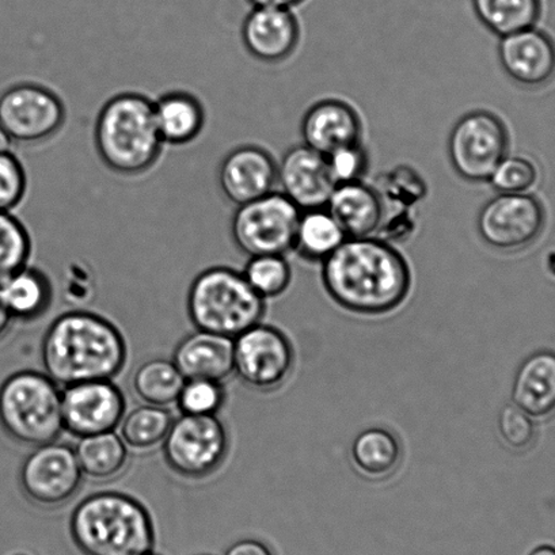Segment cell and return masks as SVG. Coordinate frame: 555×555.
Masks as SVG:
<instances>
[{"instance_id":"3","label":"cell","mask_w":555,"mask_h":555,"mask_svg":"<svg viewBox=\"0 0 555 555\" xmlns=\"http://www.w3.org/2000/svg\"><path fill=\"white\" fill-rule=\"evenodd\" d=\"M83 555H147L154 546L149 511L131 495L101 492L80 501L69 519Z\"/></svg>"},{"instance_id":"1","label":"cell","mask_w":555,"mask_h":555,"mask_svg":"<svg viewBox=\"0 0 555 555\" xmlns=\"http://www.w3.org/2000/svg\"><path fill=\"white\" fill-rule=\"evenodd\" d=\"M322 280L337 305L363 315L396 310L411 289L405 258L375 236L345 240L323 261Z\"/></svg>"},{"instance_id":"40","label":"cell","mask_w":555,"mask_h":555,"mask_svg":"<svg viewBox=\"0 0 555 555\" xmlns=\"http://www.w3.org/2000/svg\"><path fill=\"white\" fill-rule=\"evenodd\" d=\"M13 317L10 315L7 307L0 300V338L4 336L9 332L10 326H12Z\"/></svg>"},{"instance_id":"23","label":"cell","mask_w":555,"mask_h":555,"mask_svg":"<svg viewBox=\"0 0 555 555\" xmlns=\"http://www.w3.org/2000/svg\"><path fill=\"white\" fill-rule=\"evenodd\" d=\"M156 128L164 144L183 145L193 142L206 124L201 101L185 91H171L154 102Z\"/></svg>"},{"instance_id":"21","label":"cell","mask_w":555,"mask_h":555,"mask_svg":"<svg viewBox=\"0 0 555 555\" xmlns=\"http://www.w3.org/2000/svg\"><path fill=\"white\" fill-rule=\"evenodd\" d=\"M325 208L347 238L373 236L384 220V201L379 192L361 181L338 183Z\"/></svg>"},{"instance_id":"5","label":"cell","mask_w":555,"mask_h":555,"mask_svg":"<svg viewBox=\"0 0 555 555\" xmlns=\"http://www.w3.org/2000/svg\"><path fill=\"white\" fill-rule=\"evenodd\" d=\"M266 312L262 299L244 273L215 267L193 280L188 295V314L197 331L236 338L257 323Z\"/></svg>"},{"instance_id":"19","label":"cell","mask_w":555,"mask_h":555,"mask_svg":"<svg viewBox=\"0 0 555 555\" xmlns=\"http://www.w3.org/2000/svg\"><path fill=\"white\" fill-rule=\"evenodd\" d=\"M361 131L358 113L347 102L337 100L312 105L301 121V137L307 147L325 156L345 145L360 143Z\"/></svg>"},{"instance_id":"18","label":"cell","mask_w":555,"mask_h":555,"mask_svg":"<svg viewBox=\"0 0 555 555\" xmlns=\"http://www.w3.org/2000/svg\"><path fill=\"white\" fill-rule=\"evenodd\" d=\"M299 23L291 9L255 8L242 25L247 52L263 63L283 62L298 46Z\"/></svg>"},{"instance_id":"33","label":"cell","mask_w":555,"mask_h":555,"mask_svg":"<svg viewBox=\"0 0 555 555\" xmlns=\"http://www.w3.org/2000/svg\"><path fill=\"white\" fill-rule=\"evenodd\" d=\"M225 400L220 382L186 379L178 396L177 406L185 416H217Z\"/></svg>"},{"instance_id":"10","label":"cell","mask_w":555,"mask_h":555,"mask_svg":"<svg viewBox=\"0 0 555 555\" xmlns=\"http://www.w3.org/2000/svg\"><path fill=\"white\" fill-rule=\"evenodd\" d=\"M294 363L293 345L276 327L257 323L234 338V374L253 390H278L289 378Z\"/></svg>"},{"instance_id":"42","label":"cell","mask_w":555,"mask_h":555,"mask_svg":"<svg viewBox=\"0 0 555 555\" xmlns=\"http://www.w3.org/2000/svg\"><path fill=\"white\" fill-rule=\"evenodd\" d=\"M528 555H555V547L548 546V544H544V546H539Z\"/></svg>"},{"instance_id":"4","label":"cell","mask_w":555,"mask_h":555,"mask_svg":"<svg viewBox=\"0 0 555 555\" xmlns=\"http://www.w3.org/2000/svg\"><path fill=\"white\" fill-rule=\"evenodd\" d=\"M94 143L101 160L118 175L137 176L150 170L164 147L154 102L138 93L112 96L96 117Z\"/></svg>"},{"instance_id":"16","label":"cell","mask_w":555,"mask_h":555,"mask_svg":"<svg viewBox=\"0 0 555 555\" xmlns=\"http://www.w3.org/2000/svg\"><path fill=\"white\" fill-rule=\"evenodd\" d=\"M499 59L506 75L525 88H542L555 77V42L535 26L501 37Z\"/></svg>"},{"instance_id":"15","label":"cell","mask_w":555,"mask_h":555,"mask_svg":"<svg viewBox=\"0 0 555 555\" xmlns=\"http://www.w3.org/2000/svg\"><path fill=\"white\" fill-rule=\"evenodd\" d=\"M278 183L300 211L325 208L337 186L326 156L306 144L295 145L284 154L278 166Z\"/></svg>"},{"instance_id":"36","label":"cell","mask_w":555,"mask_h":555,"mask_svg":"<svg viewBox=\"0 0 555 555\" xmlns=\"http://www.w3.org/2000/svg\"><path fill=\"white\" fill-rule=\"evenodd\" d=\"M28 180L23 164L12 153L0 154V212H12L24 201Z\"/></svg>"},{"instance_id":"13","label":"cell","mask_w":555,"mask_h":555,"mask_svg":"<svg viewBox=\"0 0 555 555\" xmlns=\"http://www.w3.org/2000/svg\"><path fill=\"white\" fill-rule=\"evenodd\" d=\"M64 121L62 100L40 85H15L0 95V126L13 142H47L61 131Z\"/></svg>"},{"instance_id":"2","label":"cell","mask_w":555,"mask_h":555,"mask_svg":"<svg viewBox=\"0 0 555 555\" xmlns=\"http://www.w3.org/2000/svg\"><path fill=\"white\" fill-rule=\"evenodd\" d=\"M44 374L57 386L112 380L127 361V344L112 322L88 311L67 312L48 327L41 344Z\"/></svg>"},{"instance_id":"24","label":"cell","mask_w":555,"mask_h":555,"mask_svg":"<svg viewBox=\"0 0 555 555\" xmlns=\"http://www.w3.org/2000/svg\"><path fill=\"white\" fill-rule=\"evenodd\" d=\"M350 456L361 476L385 481L395 476L401 465L402 446L390 430L370 428L353 440Z\"/></svg>"},{"instance_id":"29","label":"cell","mask_w":555,"mask_h":555,"mask_svg":"<svg viewBox=\"0 0 555 555\" xmlns=\"http://www.w3.org/2000/svg\"><path fill=\"white\" fill-rule=\"evenodd\" d=\"M185 380L172 360L153 359L134 371L132 389L143 403L167 408L177 403Z\"/></svg>"},{"instance_id":"20","label":"cell","mask_w":555,"mask_h":555,"mask_svg":"<svg viewBox=\"0 0 555 555\" xmlns=\"http://www.w3.org/2000/svg\"><path fill=\"white\" fill-rule=\"evenodd\" d=\"M172 363L185 379L222 384L234 374V338L196 331L177 345Z\"/></svg>"},{"instance_id":"31","label":"cell","mask_w":555,"mask_h":555,"mask_svg":"<svg viewBox=\"0 0 555 555\" xmlns=\"http://www.w3.org/2000/svg\"><path fill=\"white\" fill-rule=\"evenodd\" d=\"M30 255L28 230L12 212H0V284L28 267Z\"/></svg>"},{"instance_id":"14","label":"cell","mask_w":555,"mask_h":555,"mask_svg":"<svg viewBox=\"0 0 555 555\" xmlns=\"http://www.w3.org/2000/svg\"><path fill=\"white\" fill-rule=\"evenodd\" d=\"M127 411L126 397L112 380H91L64 387V430L74 438L115 433Z\"/></svg>"},{"instance_id":"34","label":"cell","mask_w":555,"mask_h":555,"mask_svg":"<svg viewBox=\"0 0 555 555\" xmlns=\"http://www.w3.org/2000/svg\"><path fill=\"white\" fill-rule=\"evenodd\" d=\"M538 178V167L531 159L505 155L488 181L499 193H527L535 185Z\"/></svg>"},{"instance_id":"26","label":"cell","mask_w":555,"mask_h":555,"mask_svg":"<svg viewBox=\"0 0 555 555\" xmlns=\"http://www.w3.org/2000/svg\"><path fill=\"white\" fill-rule=\"evenodd\" d=\"M80 470L91 481H112L126 470L128 447L115 433L88 436L75 447Z\"/></svg>"},{"instance_id":"11","label":"cell","mask_w":555,"mask_h":555,"mask_svg":"<svg viewBox=\"0 0 555 555\" xmlns=\"http://www.w3.org/2000/svg\"><path fill=\"white\" fill-rule=\"evenodd\" d=\"M77 454L66 444L36 447L20 468V487L31 504L59 508L72 501L83 481Z\"/></svg>"},{"instance_id":"39","label":"cell","mask_w":555,"mask_h":555,"mask_svg":"<svg viewBox=\"0 0 555 555\" xmlns=\"http://www.w3.org/2000/svg\"><path fill=\"white\" fill-rule=\"evenodd\" d=\"M253 8H280V9H291L298 7V4L304 3L305 0H247Z\"/></svg>"},{"instance_id":"41","label":"cell","mask_w":555,"mask_h":555,"mask_svg":"<svg viewBox=\"0 0 555 555\" xmlns=\"http://www.w3.org/2000/svg\"><path fill=\"white\" fill-rule=\"evenodd\" d=\"M13 140L9 137L4 128L0 126V154L10 153L12 150Z\"/></svg>"},{"instance_id":"32","label":"cell","mask_w":555,"mask_h":555,"mask_svg":"<svg viewBox=\"0 0 555 555\" xmlns=\"http://www.w3.org/2000/svg\"><path fill=\"white\" fill-rule=\"evenodd\" d=\"M244 276L262 299H268L284 294L293 274L284 256L267 255L250 257Z\"/></svg>"},{"instance_id":"37","label":"cell","mask_w":555,"mask_h":555,"mask_svg":"<svg viewBox=\"0 0 555 555\" xmlns=\"http://www.w3.org/2000/svg\"><path fill=\"white\" fill-rule=\"evenodd\" d=\"M328 169L338 183L360 181L369 167V156L361 143L345 145L326 155Z\"/></svg>"},{"instance_id":"12","label":"cell","mask_w":555,"mask_h":555,"mask_svg":"<svg viewBox=\"0 0 555 555\" xmlns=\"http://www.w3.org/2000/svg\"><path fill=\"white\" fill-rule=\"evenodd\" d=\"M546 224L542 203L528 193H499L479 211L477 228L485 244L501 251L525 249Z\"/></svg>"},{"instance_id":"28","label":"cell","mask_w":555,"mask_h":555,"mask_svg":"<svg viewBox=\"0 0 555 555\" xmlns=\"http://www.w3.org/2000/svg\"><path fill=\"white\" fill-rule=\"evenodd\" d=\"M479 23L493 35L505 37L530 29L541 17V0H473Z\"/></svg>"},{"instance_id":"6","label":"cell","mask_w":555,"mask_h":555,"mask_svg":"<svg viewBox=\"0 0 555 555\" xmlns=\"http://www.w3.org/2000/svg\"><path fill=\"white\" fill-rule=\"evenodd\" d=\"M0 427L20 444L55 443L64 430L61 386L36 371L9 376L0 385Z\"/></svg>"},{"instance_id":"22","label":"cell","mask_w":555,"mask_h":555,"mask_svg":"<svg viewBox=\"0 0 555 555\" xmlns=\"http://www.w3.org/2000/svg\"><path fill=\"white\" fill-rule=\"evenodd\" d=\"M512 400L532 418L555 413V352L541 350L522 361L517 370Z\"/></svg>"},{"instance_id":"35","label":"cell","mask_w":555,"mask_h":555,"mask_svg":"<svg viewBox=\"0 0 555 555\" xmlns=\"http://www.w3.org/2000/svg\"><path fill=\"white\" fill-rule=\"evenodd\" d=\"M499 433L504 443L515 451L530 449L537 438V428L532 417L517 408L515 403L501 409Z\"/></svg>"},{"instance_id":"25","label":"cell","mask_w":555,"mask_h":555,"mask_svg":"<svg viewBox=\"0 0 555 555\" xmlns=\"http://www.w3.org/2000/svg\"><path fill=\"white\" fill-rule=\"evenodd\" d=\"M0 300L13 320L35 321L52 300L50 280L37 269L26 267L0 284Z\"/></svg>"},{"instance_id":"27","label":"cell","mask_w":555,"mask_h":555,"mask_svg":"<svg viewBox=\"0 0 555 555\" xmlns=\"http://www.w3.org/2000/svg\"><path fill=\"white\" fill-rule=\"evenodd\" d=\"M347 240L326 208L301 211L294 249L306 260L325 261Z\"/></svg>"},{"instance_id":"44","label":"cell","mask_w":555,"mask_h":555,"mask_svg":"<svg viewBox=\"0 0 555 555\" xmlns=\"http://www.w3.org/2000/svg\"><path fill=\"white\" fill-rule=\"evenodd\" d=\"M147 555H151V553H150V554H147Z\"/></svg>"},{"instance_id":"43","label":"cell","mask_w":555,"mask_h":555,"mask_svg":"<svg viewBox=\"0 0 555 555\" xmlns=\"http://www.w3.org/2000/svg\"><path fill=\"white\" fill-rule=\"evenodd\" d=\"M13 555H29V554H25V553H17V554H13Z\"/></svg>"},{"instance_id":"30","label":"cell","mask_w":555,"mask_h":555,"mask_svg":"<svg viewBox=\"0 0 555 555\" xmlns=\"http://www.w3.org/2000/svg\"><path fill=\"white\" fill-rule=\"evenodd\" d=\"M175 422L166 408L140 405L124 414L120 423V438L128 449L149 451L164 444Z\"/></svg>"},{"instance_id":"17","label":"cell","mask_w":555,"mask_h":555,"mask_svg":"<svg viewBox=\"0 0 555 555\" xmlns=\"http://www.w3.org/2000/svg\"><path fill=\"white\" fill-rule=\"evenodd\" d=\"M218 181L223 195L238 207L273 192L278 165L268 151L257 145H242L220 164Z\"/></svg>"},{"instance_id":"9","label":"cell","mask_w":555,"mask_h":555,"mask_svg":"<svg viewBox=\"0 0 555 555\" xmlns=\"http://www.w3.org/2000/svg\"><path fill=\"white\" fill-rule=\"evenodd\" d=\"M508 131L498 116L487 111L467 113L450 133L451 165L463 180L488 181L508 153Z\"/></svg>"},{"instance_id":"38","label":"cell","mask_w":555,"mask_h":555,"mask_svg":"<svg viewBox=\"0 0 555 555\" xmlns=\"http://www.w3.org/2000/svg\"><path fill=\"white\" fill-rule=\"evenodd\" d=\"M224 555H273L271 548L255 539H245L233 544Z\"/></svg>"},{"instance_id":"7","label":"cell","mask_w":555,"mask_h":555,"mask_svg":"<svg viewBox=\"0 0 555 555\" xmlns=\"http://www.w3.org/2000/svg\"><path fill=\"white\" fill-rule=\"evenodd\" d=\"M300 209L282 192H271L236 208L231 235L249 257L282 255L294 249Z\"/></svg>"},{"instance_id":"8","label":"cell","mask_w":555,"mask_h":555,"mask_svg":"<svg viewBox=\"0 0 555 555\" xmlns=\"http://www.w3.org/2000/svg\"><path fill=\"white\" fill-rule=\"evenodd\" d=\"M167 466L177 476L201 479L211 476L225 460L229 436L217 416H185L175 420L164 441Z\"/></svg>"}]
</instances>
